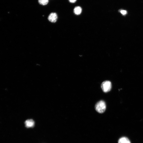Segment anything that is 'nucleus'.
I'll use <instances>...</instances> for the list:
<instances>
[{
	"label": "nucleus",
	"instance_id": "20e7f679",
	"mask_svg": "<svg viewBox=\"0 0 143 143\" xmlns=\"http://www.w3.org/2000/svg\"><path fill=\"white\" fill-rule=\"evenodd\" d=\"M25 123L27 128H30L34 126L35 122L33 120H28L25 121Z\"/></svg>",
	"mask_w": 143,
	"mask_h": 143
},
{
	"label": "nucleus",
	"instance_id": "423d86ee",
	"mask_svg": "<svg viewBox=\"0 0 143 143\" xmlns=\"http://www.w3.org/2000/svg\"><path fill=\"white\" fill-rule=\"evenodd\" d=\"M82 9L80 7H77L75 8L74 9V14L77 15L80 14L82 13Z\"/></svg>",
	"mask_w": 143,
	"mask_h": 143
},
{
	"label": "nucleus",
	"instance_id": "7ed1b4c3",
	"mask_svg": "<svg viewBox=\"0 0 143 143\" xmlns=\"http://www.w3.org/2000/svg\"><path fill=\"white\" fill-rule=\"evenodd\" d=\"M58 19L57 14L55 13H51L49 16L48 19L51 22L53 23L55 22Z\"/></svg>",
	"mask_w": 143,
	"mask_h": 143
},
{
	"label": "nucleus",
	"instance_id": "6e6552de",
	"mask_svg": "<svg viewBox=\"0 0 143 143\" xmlns=\"http://www.w3.org/2000/svg\"><path fill=\"white\" fill-rule=\"evenodd\" d=\"M120 13H121V14L123 15H126L127 13V11L125 10H121L120 11Z\"/></svg>",
	"mask_w": 143,
	"mask_h": 143
},
{
	"label": "nucleus",
	"instance_id": "1a4fd4ad",
	"mask_svg": "<svg viewBox=\"0 0 143 143\" xmlns=\"http://www.w3.org/2000/svg\"><path fill=\"white\" fill-rule=\"evenodd\" d=\"M77 0H69V1L72 3H75L76 1Z\"/></svg>",
	"mask_w": 143,
	"mask_h": 143
},
{
	"label": "nucleus",
	"instance_id": "0eeeda50",
	"mask_svg": "<svg viewBox=\"0 0 143 143\" xmlns=\"http://www.w3.org/2000/svg\"><path fill=\"white\" fill-rule=\"evenodd\" d=\"M49 0H38L39 4L42 5H47L49 3Z\"/></svg>",
	"mask_w": 143,
	"mask_h": 143
},
{
	"label": "nucleus",
	"instance_id": "39448f33",
	"mask_svg": "<svg viewBox=\"0 0 143 143\" xmlns=\"http://www.w3.org/2000/svg\"><path fill=\"white\" fill-rule=\"evenodd\" d=\"M119 143H131L129 140L125 137H123L120 138L118 141Z\"/></svg>",
	"mask_w": 143,
	"mask_h": 143
},
{
	"label": "nucleus",
	"instance_id": "f03ea898",
	"mask_svg": "<svg viewBox=\"0 0 143 143\" xmlns=\"http://www.w3.org/2000/svg\"><path fill=\"white\" fill-rule=\"evenodd\" d=\"M101 87L104 92H107L110 90L112 88V84L109 81H105L102 83Z\"/></svg>",
	"mask_w": 143,
	"mask_h": 143
},
{
	"label": "nucleus",
	"instance_id": "f257e3e1",
	"mask_svg": "<svg viewBox=\"0 0 143 143\" xmlns=\"http://www.w3.org/2000/svg\"><path fill=\"white\" fill-rule=\"evenodd\" d=\"M95 108L98 113L100 114L103 113L106 109V104L105 102L103 101H99L95 105Z\"/></svg>",
	"mask_w": 143,
	"mask_h": 143
}]
</instances>
